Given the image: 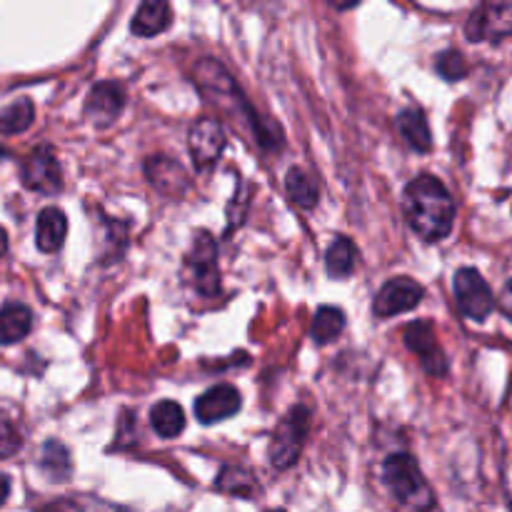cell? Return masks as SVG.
Wrapping results in <instances>:
<instances>
[{"instance_id": "1", "label": "cell", "mask_w": 512, "mask_h": 512, "mask_svg": "<svg viewBox=\"0 0 512 512\" xmlns=\"http://www.w3.org/2000/svg\"><path fill=\"white\" fill-rule=\"evenodd\" d=\"M403 210L413 233L425 243H440L453 233L455 200L435 175L423 173L405 185Z\"/></svg>"}, {"instance_id": "2", "label": "cell", "mask_w": 512, "mask_h": 512, "mask_svg": "<svg viewBox=\"0 0 512 512\" xmlns=\"http://www.w3.org/2000/svg\"><path fill=\"white\" fill-rule=\"evenodd\" d=\"M195 78H198V88L203 90V95L208 98V103H213L215 108L223 110L225 115L233 118V123L248 125L255 135V143L260 148H275V145H283L280 140H275L278 135V128H265L263 120H258L255 110L250 108V103L245 100V95L240 93L238 83L230 78L228 70L213 58H205L200 60L198 68H195ZM280 138V135H278Z\"/></svg>"}, {"instance_id": "3", "label": "cell", "mask_w": 512, "mask_h": 512, "mask_svg": "<svg viewBox=\"0 0 512 512\" xmlns=\"http://www.w3.org/2000/svg\"><path fill=\"white\" fill-rule=\"evenodd\" d=\"M383 480L393 498L413 512H430L435 508V493L425 480L423 470L413 455L395 453L383 463Z\"/></svg>"}, {"instance_id": "4", "label": "cell", "mask_w": 512, "mask_h": 512, "mask_svg": "<svg viewBox=\"0 0 512 512\" xmlns=\"http://www.w3.org/2000/svg\"><path fill=\"white\" fill-rule=\"evenodd\" d=\"M310 428V413L303 405H295L288 410L283 420L275 425L273 440H270L268 458L275 470H288L298 463L300 453H303L305 438H308Z\"/></svg>"}, {"instance_id": "5", "label": "cell", "mask_w": 512, "mask_h": 512, "mask_svg": "<svg viewBox=\"0 0 512 512\" xmlns=\"http://www.w3.org/2000/svg\"><path fill=\"white\" fill-rule=\"evenodd\" d=\"M455 300H458V308L465 318H470L473 323H485V320L493 315L495 300L493 288L488 285V280L480 275V270L475 268H460L455 273L453 280Z\"/></svg>"}, {"instance_id": "6", "label": "cell", "mask_w": 512, "mask_h": 512, "mask_svg": "<svg viewBox=\"0 0 512 512\" xmlns=\"http://www.w3.org/2000/svg\"><path fill=\"white\" fill-rule=\"evenodd\" d=\"M465 38L470 43H503L512 38V0L480 3L465 20Z\"/></svg>"}, {"instance_id": "7", "label": "cell", "mask_w": 512, "mask_h": 512, "mask_svg": "<svg viewBox=\"0 0 512 512\" xmlns=\"http://www.w3.org/2000/svg\"><path fill=\"white\" fill-rule=\"evenodd\" d=\"M185 275L190 285L205 298H213L220 293V273H218V248H215L213 235L200 230L195 235V243L185 258Z\"/></svg>"}, {"instance_id": "8", "label": "cell", "mask_w": 512, "mask_h": 512, "mask_svg": "<svg viewBox=\"0 0 512 512\" xmlns=\"http://www.w3.org/2000/svg\"><path fill=\"white\" fill-rule=\"evenodd\" d=\"M403 338H405V345H408V350H413V353L420 358V365H423L425 373L433 375V378H443V375H448L450 370L448 355H445V350L440 348L438 335H435V328L430 320H415V323H410L408 328H405Z\"/></svg>"}, {"instance_id": "9", "label": "cell", "mask_w": 512, "mask_h": 512, "mask_svg": "<svg viewBox=\"0 0 512 512\" xmlns=\"http://www.w3.org/2000/svg\"><path fill=\"white\" fill-rule=\"evenodd\" d=\"M20 178H23L25 188L35 190V193L55 195L63 190V170H60L53 148L48 145H40L23 160Z\"/></svg>"}, {"instance_id": "10", "label": "cell", "mask_w": 512, "mask_h": 512, "mask_svg": "<svg viewBox=\"0 0 512 512\" xmlns=\"http://www.w3.org/2000/svg\"><path fill=\"white\" fill-rule=\"evenodd\" d=\"M425 288L413 278H393L380 288L375 295L373 313L378 318H393V315L408 313V310L418 308L423 300Z\"/></svg>"}, {"instance_id": "11", "label": "cell", "mask_w": 512, "mask_h": 512, "mask_svg": "<svg viewBox=\"0 0 512 512\" xmlns=\"http://www.w3.org/2000/svg\"><path fill=\"white\" fill-rule=\"evenodd\" d=\"M188 148H190V158H193L195 168L198 170L213 168L225 148L223 123L213 118H200L198 123L190 128Z\"/></svg>"}, {"instance_id": "12", "label": "cell", "mask_w": 512, "mask_h": 512, "mask_svg": "<svg viewBox=\"0 0 512 512\" xmlns=\"http://www.w3.org/2000/svg\"><path fill=\"white\" fill-rule=\"evenodd\" d=\"M125 108V88L115 80H103L90 88L88 100H85V115L98 128H108L120 118Z\"/></svg>"}, {"instance_id": "13", "label": "cell", "mask_w": 512, "mask_h": 512, "mask_svg": "<svg viewBox=\"0 0 512 512\" xmlns=\"http://www.w3.org/2000/svg\"><path fill=\"white\" fill-rule=\"evenodd\" d=\"M240 410V393L233 385H215L195 400V418L203 425L223 423Z\"/></svg>"}, {"instance_id": "14", "label": "cell", "mask_w": 512, "mask_h": 512, "mask_svg": "<svg viewBox=\"0 0 512 512\" xmlns=\"http://www.w3.org/2000/svg\"><path fill=\"white\" fill-rule=\"evenodd\" d=\"M145 175H148L150 183L165 195H183L188 190L190 178L185 173L183 165L178 160L168 158V155H150L145 160Z\"/></svg>"}, {"instance_id": "15", "label": "cell", "mask_w": 512, "mask_h": 512, "mask_svg": "<svg viewBox=\"0 0 512 512\" xmlns=\"http://www.w3.org/2000/svg\"><path fill=\"white\" fill-rule=\"evenodd\" d=\"M170 23H173V8L168 3H163V0H148L133 15L130 30L138 38H153V35H160L163 30H168Z\"/></svg>"}, {"instance_id": "16", "label": "cell", "mask_w": 512, "mask_h": 512, "mask_svg": "<svg viewBox=\"0 0 512 512\" xmlns=\"http://www.w3.org/2000/svg\"><path fill=\"white\" fill-rule=\"evenodd\" d=\"M395 123H398L400 135L408 140L410 148L418 150V153H430L433 150V133H430L428 118H425V113L418 105H410V108L400 110Z\"/></svg>"}, {"instance_id": "17", "label": "cell", "mask_w": 512, "mask_h": 512, "mask_svg": "<svg viewBox=\"0 0 512 512\" xmlns=\"http://www.w3.org/2000/svg\"><path fill=\"white\" fill-rule=\"evenodd\" d=\"M65 235H68V218L63 210L45 208L40 210L38 223H35V243L43 253H55L63 248Z\"/></svg>"}, {"instance_id": "18", "label": "cell", "mask_w": 512, "mask_h": 512, "mask_svg": "<svg viewBox=\"0 0 512 512\" xmlns=\"http://www.w3.org/2000/svg\"><path fill=\"white\" fill-rule=\"evenodd\" d=\"M33 330V313L23 303H5L0 308V345H15Z\"/></svg>"}, {"instance_id": "19", "label": "cell", "mask_w": 512, "mask_h": 512, "mask_svg": "<svg viewBox=\"0 0 512 512\" xmlns=\"http://www.w3.org/2000/svg\"><path fill=\"white\" fill-rule=\"evenodd\" d=\"M38 468L43 470L45 478L50 483H65L73 473V465H70V455L65 450V445H60L58 440H48L40 450V460H38Z\"/></svg>"}, {"instance_id": "20", "label": "cell", "mask_w": 512, "mask_h": 512, "mask_svg": "<svg viewBox=\"0 0 512 512\" xmlns=\"http://www.w3.org/2000/svg\"><path fill=\"white\" fill-rule=\"evenodd\" d=\"M355 258H358L355 243L350 238H345V235H340V238H335V243L330 245L328 253H325V270H328L330 278L345 280L353 275Z\"/></svg>"}, {"instance_id": "21", "label": "cell", "mask_w": 512, "mask_h": 512, "mask_svg": "<svg viewBox=\"0 0 512 512\" xmlns=\"http://www.w3.org/2000/svg\"><path fill=\"white\" fill-rule=\"evenodd\" d=\"M150 425L165 440L178 438L185 430V413L175 400H163L150 410Z\"/></svg>"}, {"instance_id": "22", "label": "cell", "mask_w": 512, "mask_h": 512, "mask_svg": "<svg viewBox=\"0 0 512 512\" xmlns=\"http://www.w3.org/2000/svg\"><path fill=\"white\" fill-rule=\"evenodd\" d=\"M345 330V313L333 305H323V308L315 313L313 325H310V338L315 345H328L338 338Z\"/></svg>"}, {"instance_id": "23", "label": "cell", "mask_w": 512, "mask_h": 512, "mask_svg": "<svg viewBox=\"0 0 512 512\" xmlns=\"http://www.w3.org/2000/svg\"><path fill=\"white\" fill-rule=\"evenodd\" d=\"M285 190H288L290 200H293L298 208L310 210L318 205V198H320L318 183H315V180L310 178L303 168L288 170V175H285Z\"/></svg>"}, {"instance_id": "24", "label": "cell", "mask_w": 512, "mask_h": 512, "mask_svg": "<svg viewBox=\"0 0 512 512\" xmlns=\"http://www.w3.org/2000/svg\"><path fill=\"white\" fill-rule=\"evenodd\" d=\"M215 488L220 493L238 495V498H253L258 493V480H255L253 473H248L245 468H238V465H228V468L220 470L218 480H215Z\"/></svg>"}, {"instance_id": "25", "label": "cell", "mask_w": 512, "mask_h": 512, "mask_svg": "<svg viewBox=\"0 0 512 512\" xmlns=\"http://www.w3.org/2000/svg\"><path fill=\"white\" fill-rule=\"evenodd\" d=\"M35 120V105L30 98H20L0 110V135H18Z\"/></svg>"}, {"instance_id": "26", "label": "cell", "mask_w": 512, "mask_h": 512, "mask_svg": "<svg viewBox=\"0 0 512 512\" xmlns=\"http://www.w3.org/2000/svg\"><path fill=\"white\" fill-rule=\"evenodd\" d=\"M45 512H128L118 508L113 503H105L100 498H90V495H78V498H63L58 503L50 505Z\"/></svg>"}, {"instance_id": "27", "label": "cell", "mask_w": 512, "mask_h": 512, "mask_svg": "<svg viewBox=\"0 0 512 512\" xmlns=\"http://www.w3.org/2000/svg\"><path fill=\"white\" fill-rule=\"evenodd\" d=\"M435 68H438L440 78H445L448 83H458V80H463L470 70L468 58H465V55L455 48L443 50V53L435 58Z\"/></svg>"}, {"instance_id": "28", "label": "cell", "mask_w": 512, "mask_h": 512, "mask_svg": "<svg viewBox=\"0 0 512 512\" xmlns=\"http://www.w3.org/2000/svg\"><path fill=\"white\" fill-rule=\"evenodd\" d=\"M20 445H23V438H20L18 428L13 425V420H8L0 415V460H5V458H10V455L18 453Z\"/></svg>"}, {"instance_id": "29", "label": "cell", "mask_w": 512, "mask_h": 512, "mask_svg": "<svg viewBox=\"0 0 512 512\" xmlns=\"http://www.w3.org/2000/svg\"><path fill=\"white\" fill-rule=\"evenodd\" d=\"M503 310L512 320V280H508V285H505V290H503Z\"/></svg>"}, {"instance_id": "30", "label": "cell", "mask_w": 512, "mask_h": 512, "mask_svg": "<svg viewBox=\"0 0 512 512\" xmlns=\"http://www.w3.org/2000/svg\"><path fill=\"white\" fill-rule=\"evenodd\" d=\"M8 495H10V478H8V475L0 473V505L8 500Z\"/></svg>"}, {"instance_id": "31", "label": "cell", "mask_w": 512, "mask_h": 512, "mask_svg": "<svg viewBox=\"0 0 512 512\" xmlns=\"http://www.w3.org/2000/svg\"><path fill=\"white\" fill-rule=\"evenodd\" d=\"M5 250H8V233L0 228V255H5Z\"/></svg>"}, {"instance_id": "32", "label": "cell", "mask_w": 512, "mask_h": 512, "mask_svg": "<svg viewBox=\"0 0 512 512\" xmlns=\"http://www.w3.org/2000/svg\"><path fill=\"white\" fill-rule=\"evenodd\" d=\"M268 512H285L283 508H275V510H268Z\"/></svg>"}, {"instance_id": "33", "label": "cell", "mask_w": 512, "mask_h": 512, "mask_svg": "<svg viewBox=\"0 0 512 512\" xmlns=\"http://www.w3.org/2000/svg\"><path fill=\"white\" fill-rule=\"evenodd\" d=\"M3 155H8V153H5V148H0V158H3Z\"/></svg>"}]
</instances>
